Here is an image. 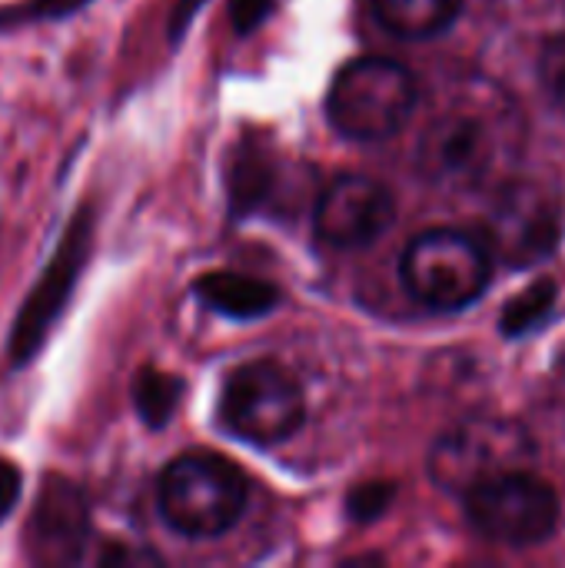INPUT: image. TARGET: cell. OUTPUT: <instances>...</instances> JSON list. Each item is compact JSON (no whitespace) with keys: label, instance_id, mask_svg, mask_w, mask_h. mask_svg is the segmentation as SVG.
I'll return each mask as SVG.
<instances>
[{"label":"cell","instance_id":"obj_10","mask_svg":"<svg viewBox=\"0 0 565 568\" xmlns=\"http://www.w3.org/2000/svg\"><path fill=\"white\" fill-rule=\"evenodd\" d=\"M396 216L393 193L363 173H346L333 180L316 200V236L340 250H360L380 240Z\"/></svg>","mask_w":565,"mask_h":568},{"label":"cell","instance_id":"obj_9","mask_svg":"<svg viewBox=\"0 0 565 568\" xmlns=\"http://www.w3.org/2000/svg\"><path fill=\"white\" fill-rule=\"evenodd\" d=\"M90 233H93V216H90V210H80L73 216V223L67 226L53 260L47 263L40 283L33 286V293L27 296V303L13 323V333H10V363L13 366L30 363L40 353V346L47 343L57 316L63 313L70 293L77 286V276L87 263Z\"/></svg>","mask_w":565,"mask_h":568},{"label":"cell","instance_id":"obj_15","mask_svg":"<svg viewBox=\"0 0 565 568\" xmlns=\"http://www.w3.org/2000/svg\"><path fill=\"white\" fill-rule=\"evenodd\" d=\"M556 306V286L549 280H539L533 283L526 293L513 296L509 306L503 310V333L506 336H523V333H533L536 326H543L549 320Z\"/></svg>","mask_w":565,"mask_h":568},{"label":"cell","instance_id":"obj_8","mask_svg":"<svg viewBox=\"0 0 565 568\" xmlns=\"http://www.w3.org/2000/svg\"><path fill=\"white\" fill-rule=\"evenodd\" d=\"M565 216L556 193L539 183H509L490 216V243L509 270H529L556 253Z\"/></svg>","mask_w":565,"mask_h":568},{"label":"cell","instance_id":"obj_1","mask_svg":"<svg viewBox=\"0 0 565 568\" xmlns=\"http://www.w3.org/2000/svg\"><path fill=\"white\" fill-rule=\"evenodd\" d=\"M516 146L519 120L500 87L463 90L433 113L416 163L423 176L443 190H476L513 160Z\"/></svg>","mask_w":565,"mask_h":568},{"label":"cell","instance_id":"obj_6","mask_svg":"<svg viewBox=\"0 0 565 568\" xmlns=\"http://www.w3.org/2000/svg\"><path fill=\"white\" fill-rule=\"evenodd\" d=\"M466 516L480 536L500 546H539L559 526V496L556 489L526 473L513 469L493 476L466 493Z\"/></svg>","mask_w":565,"mask_h":568},{"label":"cell","instance_id":"obj_20","mask_svg":"<svg viewBox=\"0 0 565 568\" xmlns=\"http://www.w3.org/2000/svg\"><path fill=\"white\" fill-rule=\"evenodd\" d=\"M20 489H23V479H20V469L7 459H0V523L13 513V506L20 503Z\"/></svg>","mask_w":565,"mask_h":568},{"label":"cell","instance_id":"obj_17","mask_svg":"<svg viewBox=\"0 0 565 568\" xmlns=\"http://www.w3.org/2000/svg\"><path fill=\"white\" fill-rule=\"evenodd\" d=\"M390 503H393V486L390 483H366L350 496V513H353V519L366 523V519L383 516V509Z\"/></svg>","mask_w":565,"mask_h":568},{"label":"cell","instance_id":"obj_14","mask_svg":"<svg viewBox=\"0 0 565 568\" xmlns=\"http://www.w3.org/2000/svg\"><path fill=\"white\" fill-rule=\"evenodd\" d=\"M183 396V383L170 373H157V369H147L137 376V386H133V403H137V413L147 419V426L160 429L170 423L176 403Z\"/></svg>","mask_w":565,"mask_h":568},{"label":"cell","instance_id":"obj_3","mask_svg":"<svg viewBox=\"0 0 565 568\" xmlns=\"http://www.w3.org/2000/svg\"><path fill=\"white\" fill-rule=\"evenodd\" d=\"M416 106L413 73L390 57H360L350 60L330 87L326 116L330 123L363 143L386 140L403 130Z\"/></svg>","mask_w":565,"mask_h":568},{"label":"cell","instance_id":"obj_12","mask_svg":"<svg viewBox=\"0 0 565 568\" xmlns=\"http://www.w3.org/2000/svg\"><path fill=\"white\" fill-rule=\"evenodd\" d=\"M193 293L216 313L230 320H260L280 303V290L266 280L246 273H206L196 280Z\"/></svg>","mask_w":565,"mask_h":568},{"label":"cell","instance_id":"obj_19","mask_svg":"<svg viewBox=\"0 0 565 568\" xmlns=\"http://www.w3.org/2000/svg\"><path fill=\"white\" fill-rule=\"evenodd\" d=\"M273 0H230V17L236 33H250L266 13H270Z\"/></svg>","mask_w":565,"mask_h":568},{"label":"cell","instance_id":"obj_16","mask_svg":"<svg viewBox=\"0 0 565 568\" xmlns=\"http://www.w3.org/2000/svg\"><path fill=\"white\" fill-rule=\"evenodd\" d=\"M539 83L546 100L565 113V33L553 37L539 53Z\"/></svg>","mask_w":565,"mask_h":568},{"label":"cell","instance_id":"obj_7","mask_svg":"<svg viewBox=\"0 0 565 568\" xmlns=\"http://www.w3.org/2000/svg\"><path fill=\"white\" fill-rule=\"evenodd\" d=\"M220 416L233 436L256 446H276L303 426V389L286 366L256 359L230 373Z\"/></svg>","mask_w":565,"mask_h":568},{"label":"cell","instance_id":"obj_5","mask_svg":"<svg viewBox=\"0 0 565 568\" xmlns=\"http://www.w3.org/2000/svg\"><path fill=\"white\" fill-rule=\"evenodd\" d=\"M536 446L529 433L513 419L476 416L450 429L430 453V476L440 489L466 496L480 483L526 469Z\"/></svg>","mask_w":565,"mask_h":568},{"label":"cell","instance_id":"obj_13","mask_svg":"<svg viewBox=\"0 0 565 568\" xmlns=\"http://www.w3.org/2000/svg\"><path fill=\"white\" fill-rule=\"evenodd\" d=\"M380 23L406 40H426L443 33L456 17L463 0H373Z\"/></svg>","mask_w":565,"mask_h":568},{"label":"cell","instance_id":"obj_11","mask_svg":"<svg viewBox=\"0 0 565 568\" xmlns=\"http://www.w3.org/2000/svg\"><path fill=\"white\" fill-rule=\"evenodd\" d=\"M87 539V503L67 479H47L33 509L30 542L47 562H73Z\"/></svg>","mask_w":565,"mask_h":568},{"label":"cell","instance_id":"obj_18","mask_svg":"<svg viewBox=\"0 0 565 568\" xmlns=\"http://www.w3.org/2000/svg\"><path fill=\"white\" fill-rule=\"evenodd\" d=\"M80 3H87V0H43V3H27V7H17V10L0 13V27L3 23H13V20H37V17L67 13V10H77Z\"/></svg>","mask_w":565,"mask_h":568},{"label":"cell","instance_id":"obj_2","mask_svg":"<svg viewBox=\"0 0 565 568\" xmlns=\"http://www.w3.org/2000/svg\"><path fill=\"white\" fill-rule=\"evenodd\" d=\"M163 523L186 539H216L230 532L246 509L243 473L216 453L196 449L176 456L157 486Z\"/></svg>","mask_w":565,"mask_h":568},{"label":"cell","instance_id":"obj_4","mask_svg":"<svg viewBox=\"0 0 565 568\" xmlns=\"http://www.w3.org/2000/svg\"><path fill=\"white\" fill-rule=\"evenodd\" d=\"M403 286L430 310L456 313L473 306L493 276V260L480 240L460 230L420 233L400 263Z\"/></svg>","mask_w":565,"mask_h":568}]
</instances>
